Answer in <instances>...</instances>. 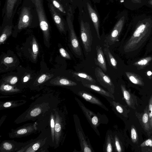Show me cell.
<instances>
[{
    "instance_id": "603a6c76",
    "label": "cell",
    "mask_w": 152,
    "mask_h": 152,
    "mask_svg": "<svg viewBox=\"0 0 152 152\" xmlns=\"http://www.w3.org/2000/svg\"><path fill=\"white\" fill-rule=\"evenodd\" d=\"M78 136L80 141L82 151L84 152H91L92 149L85 139L81 131L78 129Z\"/></svg>"
},
{
    "instance_id": "44dd1931",
    "label": "cell",
    "mask_w": 152,
    "mask_h": 152,
    "mask_svg": "<svg viewBox=\"0 0 152 152\" xmlns=\"http://www.w3.org/2000/svg\"><path fill=\"white\" fill-rule=\"evenodd\" d=\"M73 76L77 80L82 81L85 80L94 83L96 81L92 77L88 74L82 72H74Z\"/></svg>"
},
{
    "instance_id": "d6986e66",
    "label": "cell",
    "mask_w": 152,
    "mask_h": 152,
    "mask_svg": "<svg viewBox=\"0 0 152 152\" xmlns=\"http://www.w3.org/2000/svg\"><path fill=\"white\" fill-rule=\"evenodd\" d=\"M26 102V101L24 100L0 102V110L17 107L24 104Z\"/></svg>"
},
{
    "instance_id": "8fae6325",
    "label": "cell",
    "mask_w": 152,
    "mask_h": 152,
    "mask_svg": "<svg viewBox=\"0 0 152 152\" xmlns=\"http://www.w3.org/2000/svg\"><path fill=\"white\" fill-rule=\"evenodd\" d=\"M31 16L29 8L23 7L21 11L18 23V28L20 30L27 27L30 25Z\"/></svg>"
},
{
    "instance_id": "8d00e7d4",
    "label": "cell",
    "mask_w": 152,
    "mask_h": 152,
    "mask_svg": "<svg viewBox=\"0 0 152 152\" xmlns=\"http://www.w3.org/2000/svg\"><path fill=\"white\" fill-rule=\"evenodd\" d=\"M59 52L61 56L63 57L70 59L71 57L68 53L63 48H61L59 49Z\"/></svg>"
},
{
    "instance_id": "7402d4cb",
    "label": "cell",
    "mask_w": 152,
    "mask_h": 152,
    "mask_svg": "<svg viewBox=\"0 0 152 152\" xmlns=\"http://www.w3.org/2000/svg\"><path fill=\"white\" fill-rule=\"evenodd\" d=\"M56 109L53 110L51 113L49 124L51 133L52 147L54 148L55 145V111Z\"/></svg>"
},
{
    "instance_id": "6da1fadb",
    "label": "cell",
    "mask_w": 152,
    "mask_h": 152,
    "mask_svg": "<svg viewBox=\"0 0 152 152\" xmlns=\"http://www.w3.org/2000/svg\"><path fill=\"white\" fill-rule=\"evenodd\" d=\"M59 101L52 93L44 94L39 96L19 115L14 123L19 124L29 121L37 123V131L40 132L49 124L51 113L57 107Z\"/></svg>"
},
{
    "instance_id": "d6a6232c",
    "label": "cell",
    "mask_w": 152,
    "mask_h": 152,
    "mask_svg": "<svg viewBox=\"0 0 152 152\" xmlns=\"http://www.w3.org/2000/svg\"><path fill=\"white\" fill-rule=\"evenodd\" d=\"M105 151L107 152H112L113 151V146L111 139L110 136L109 134L107 135V139Z\"/></svg>"
},
{
    "instance_id": "f35d334b",
    "label": "cell",
    "mask_w": 152,
    "mask_h": 152,
    "mask_svg": "<svg viewBox=\"0 0 152 152\" xmlns=\"http://www.w3.org/2000/svg\"><path fill=\"white\" fill-rule=\"evenodd\" d=\"M115 145L116 150L117 151L121 152L122 151V149L120 143L119 141L116 136L115 137Z\"/></svg>"
},
{
    "instance_id": "e0dca14e",
    "label": "cell",
    "mask_w": 152,
    "mask_h": 152,
    "mask_svg": "<svg viewBox=\"0 0 152 152\" xmlns=\"http://www.w3.org/2000/svg\"><path fill=\"white\" fill-rule=\"evenodd\" d=\"M0 91L3 94L11 95L19 93L21 90L15 86L3 82L0 87Z\"/></svg>"
},
{
    "instance_id": "ab89813d",
    "label": "cell",
    "mask_w": 152,
    "mask_h": 152,
    "mask_svg": "<svg viewBox=\"0 0 152 152\" xmlns=\"http://www.w3.org/2000/svg\"><path fill=\"white\" fill-rule=\"evenodd\" d=\"M145 146L152 147V140L151 139H148L146 140L140 145V146L141 147Z\"/></svg>"
},
{
    "instance_id": "5bb4252c",
    "label": "cell",
    "mask_w": 152,
    "mask_h": 152,
    "mask_svg": "<svg viewBox=\"0 0 152 152\" xmlns=\"http://www.w3.org/2000/svg\"><path fill=\"white\" fill-rule=\"evenodd\" d=\"M96 57L94 59L95 63L103 71L106 72L107 71V68L104 52L99 45L96 46Z\"/></svg>"
},
{
    "instance_id": "60d3db41",
    "label": "cell",
    "mask_w": 152,
    "mask_h": 152,
    "mask_svg": "<svg viewBox=\"0 0 152 152\" xmlns=\"http://www.w3.org/2000/svg\"><path fill=\"white\" fill-rule=\"evenodd\" d=\"M14 59L12 57H5L3 60L4 64H9L12 63Z\"/></svg>"
},
{
    "instance_id": "5b68a950",
    "label": "cell",
    "mask_w": 152,
    "mask_h": 152,
    "mask_svg": "<svg viewBox=\"0 0 152 152\" xmlns=\"http://www.w3.org/2000/svg\"><path fill=\"white\" fill-rule=\"evenodd\" d=\"M37 124L36 122L33 123H27L15 129H12L8 134L11 138H21L27 136L37 131Z\"/></svg>"
},
{
    "instance_id": "7a4b0ae2",
    "label": "cell",
    "mask_w": 152,
    "mask_h": 152,
    "mask_svg": "<svg viewBox=\"0 0 152 152\" xmlns=\"http://www.w3.org/2000/svg\"><path fill=\"white\" fill-rule=\"evenodd\" d=\"M50 147H52V144L49 125L41 131L36 138L25 142L17 152H48Z\"/></svg>"
},
{
    "instance_id": "f546056e",
    "label": "cell",
    "mask_w": 152,
    "mask_h": 152,
    "mask_svg": "<svg viewBox=\"0 0 152 152\" xmlns=\"http://www.w3.org/2000/svg\"><path fill=\"white\" fill-rule=\"evenodd\" d=\"M3 80L6 83L13 86L17 82L18 79L15 76H10L4 78Z\"/></svg>"
},
{
    "instance_id": "e575fe53",
    "label": "cell",
    "mask_w": 152,
    "mask_h": 152,
    "mask_svg": "<svg viewBox=\"0 0 152 152\" xmlns=\"http://www.w3.org/2000/svg\"><path fill=\"white\" fill-rule=\"evenodd\" d=\"M145 27V26L144 24H142L139 26L134 33V36L135 37L139 36L140 33L143 31Z\"/></svg>"
},
{
    "instance_id": "cb8c5ba5",
    "label": "cell",
    "mask_w": 152,
    "mask_h": 152,
    "mask_svg": "<svg viewBox=\"0 0 152 152\" xmlns=\"http://www.w3.org/2000/svg\"><path fill=\"white\" fill-rule=\"evenodd\" d=\"M104 54L105 55L109 64L115 69L117 68V62L107 47L105 48L103 50Z\"/></svg>"
},
{
    "instance_id": "74e56055",
    "label": "cell",
    "mask_w": 152,
    "mask_h": 152,
    "mask_svg": "<svg viewBox=\"0 0 152 152\" xmlns=\"http://www.w3.org/2000/svg\"><path fill=\"white\" fill-rule=\"evenodd\" d=\"M112 104L118 113H123L124 111L123 109L119 104L114 101L112 102Z\"/></svg>"
},
{
    "instance_id": "d4e9b609",
    "label": "cell",
    "mask_w": 152,
    "mask_h": 152,
    "mask_svg": "<svg viewBox=\"0 0 152 152\" xmlns=\"http://www.w3.org/2000/svg\"><path fill=\"white\" fill-rule=\"evenodd\" d=\"M17 0H7L6 7V15L8 19L11 17L15 4Z\"/></svg>"
},
{
    "instance_id": "83f0119b",
    "label": "cell",
    "mask_w": 152,
    "mask_h": 152,
    "mask_svg": "<svg viewBox=\"0 0 152 152\" xmlns=\"http://www.w3.org/2000/svg\"><path fill=\"white\" fill-rule=\"evenodd\" d=\"M50 75L43 74L40 76L37 79L36 83L34 84L35 86L41 84L50 79L51 77Z\"/></svg>"
},
{
    "instance_id": "f1b7e54d",
    "label": "cell",
    "mask_w": 152,
    "mask_h": 152,
    "mask_svg": "<svg viewBox=\"0 0 152 152\" xmlns=\"http://www.w3.org/2000/svg\"><path fill=\"white\" fill-rule=\"evenodd\" d=\"M142 121L145 129L148 130L149 128L150 125L148 111H145L143 114L142 117Z\"/></svg>"
},
{
    "instance_id": "7c38bea8",
    "label": "cell",
    "mask_w": 152,
    "mask_h": 152,
    "mask_svg": "<svg viewBox=\"0 0 152 152\" xmlns=\"http://www.w3.org/2000/svg\"><path fill=\"white\" fill-rule=\"evenodd\" d=\"M49 8L52 18L59 31L61 33H65V24L59 12L53 4H50Z\"/></svg>"
},
{
    "instance_id": "1f68e13d",
    "label": "cell",
    "mask_w": 152,
    "mask_h": 152,
    "mask_svg": "<svg viewBox=\"0 0 152 152\" xmlns=\"http://www.w3.org/2000/svg\"><path fill=\"white\" fill-rule=\"evenodd\" d=\"M148 114L149 117L150 126L152 128V95L149 99Z\"/></svg>"
},
{
    "instance_id": "9a60e30c",
    "label": "cell",
    "mask_w": 152,
    "mask_h": 152,
    "mask_svg": "<svg viewBox=\"0 0 152 152\" xmlns=\"http://www.w3.org/2000/svg\"><path fill=\"white\" fill-rule=\"evenodd\" d=\"M87 6L89 15L94 24L98 38L100 39L99 31V23L97 14L89 3H87Z\"/></svg>"
},
{
    "instance_id": "836d02e7",
    "label": "cell",
    "mask_w": 152,
    "mask_h": 152,
    "mask_svg": "<svg viewBox=\"0 0 152 152\" xmlns=\"http://www.w3.org/2000/svg\"><path fill=\"white\" fill-rule=\"evenodd\" d=\"M54 6L59 11L64 13L66 12L62 5L56 0H51Z\"/></svg>"
},
{
    "instance_id": "3957f363",
    "label": "cell",
    "mask_w": 152,
    "mask_h": 152,
    "mask_svg": "<svg viewBox=\"0 0 152 152\" xmlns=\"http://www.w3.org/2000/svg\"><path fill=\"white\" fill-rule=\"evenodd\" d=\"M36 7L39 20L40 28L42 31L44 41L48 48L50 46V26L47 20L42 0H31Z\"/></svg>"
},
{
    "instance_id": "d590c367",
    "label": "cell",
    "mask_w": 152,
    "mask_h": 152,
    "mask_svg": "<svg viewBox=\"0 0 152 152\" xmlns=\"http://www.w3.org/2000/svg\"><path fill=\"white\" fill-rule=\"evenodd\" d=\"M131 138L132 141L135 142L137 139V135L136 129L133 127L132 128L131 131Z\"/></svg>"
},
{
    "instance_id": "ba28073f",
    "label": "cell",
    "mask_w": 152,
    "mask_h": 152,
    "mask_svg": "<svg viewBox=\"0 0 152 152\" xmlns=\"http://www.w3.org/2000/svg\"><path fill=\"white\" fill-rule=\"evenodd\" d=\"M99 67L95 69V74L97 81L111 93L114 92V86L110 77Z\"/></svg>"
},
{
    "instance_id": "8992f818",
    "label": "cell",
    "mask_w": 152,
    "mask_h": 152,
    "mask_svg": "<svg viewBox=\"0 0 152 152\" xmlns=\"http://www.w3.org/2000/svg\"><path fill=\"white\" fill-rule=\"evenodd\" d=\"M80 37L83 45L87 52L91 51L93 37L89 24L84 22L83 20L80 21Z\"/></svg>"
},
{
    "instance_id": "484cf974",
    "label": "cell",
    "mask_w": 152,
    "mask_h": 152,
    "mask_svg": "<svg viewBox=\"0 0 152 152\" xmlns=\"http://www.w3.org/2000/svg\"><path fill=\"white\" fill-rule=\"evenodd\" d=\"M12 27L7 25L3 29L0 37V44L2 43L11 34Z\"/></svg>"
},
{
    "instance_id": "2e32d148",
    "label": "cell",
    "mask_w": 152,
    "mask_h": 152,
    "mask_svg": "<svg viewBox=\"0 0 152 152\" xmlns=\"http://www.w3.org/2000/svg\"><path fill=\"white\" fill-rule=\"evenodd\" d=\"M81 82L84 86L92 89L102 95L114 98V97L111 93L105 91L100 87L88 81L82 80Z\"/></svg>"
},
{
    "instance_id": "7bdbcfd3",
    "label": "cell",
    "mask_w": 152,
    "mask_h": 152,
    "mask_svg": "<svg viewBox=\"0 0 152 152\" xmlns=\"http://www.w3.org/2000/svg\"><path fill=\"white\" fill-rule=\"evenodd\" d=\"M129 79L132 83L134 84H137V80L133 76H130L129 77Z\"/></svg>"
},
{
    "instance_id": "4dcf8cb0",
    "label": "cell",
    "mask_w": 152,
    "mask_h": 152,
    "mask_svg": "<svg viewBox=\"0 0 152 152\" xmlns=\"http://www.w3.org/2000/svg\"><path fill=\"white\" fill-rule=\"evenodd\" d=\"M123 96L126 103L129 106L131 104V96L129 92L122 86H121Z\"/></svg>"
},
{
    "instance_id": "ffe728a7",
    "label": "cell",
    "mask_w": 152,
    "mask_h": 152,
    "mask_svg": "<svg viewBox=\"0 0 152 152\" xmlns=\"http://www.w3.org/2000/svg\"><path fill=\"white\" fill-rule=\"evenodd\" d=\"M50 83L52 85L62 86H73L77 85L74 81L63 77L56 78L51 81Z\"/></svg>"
},
{
    "instance_id": "4316f807",
    "label": "cell",
    "mask_w": 152,
    "mask_h": 152,
    "mask_svg": "<svg viewBox=\"0 0 152 152\" xmlns=\"http://www.w3.org/2000/svg\"><path fill=\"white\" fill-rule=\"evenodd\" d=\"M31 42V57L33 60L35 61L39 52V47L38 44L34 37H33Z\"/></svg>"
},
{
    "instance_id": "b9f144b4",
    "label": "cell",
    "mask_w": 152,
    "mask_h": 152,
    "mask_svg": "<svg viewBox=\"0 0 152 152\" xmlns=\"http://www.w3.org/2000/svg\"><path fill=\"white\" fill-rule=\"evenodd\" d=\"M147 61L146 59H143L139 61L138 64L140 65H145L147 63Z\"/></svg>"
},
{
    "instance_id": "4fadbf2b",
    "label": "cell",
    "mask_w": 152,
    "mask_h": 152,
    "mask_svg": "<svg viewBox=\"0 0 152 152\" xmlns=\"http://www.w3.org/2000/svg\"><path fill=\"white\" fill-rule=\"evenodd\" d=\"M82 110L91 125L96 129L99 124V118L93 112L86 107L83 104L79 103Z\"/></svg>"
},
{
    "instance_id": "277c9868",
    "label": "cell",
    "mask_w": 152,
    "mask_h": 152,
    "mask_svg": "<svg viewBox=\"0 0 152 152\" xmlns=\"http://www.w3.org/2000/svg\"><path fill=\"white\" fill-rule=\"evenodd\" d=\"M73 17L72 9L69 8L66 20L69 29L71 45L74 52L77 55L80 56L82 54L81 50L73 27Z\"/></svg>"
},
{
    "instance_id": "ee69618b",
    "label": "cell",
    "mask_w": 152,
    "mask_h": 152,
    "mask_svg": "<svg viewBox=\"0 0 152 152\" xmlns=\"http://www.w3.org/2000/svg\"><path fill=\"white\" fill-rule=\"evenodd\" d=\"M30 75H28L24 77L23 78V82L25 83L28 81L30 78Z\"/></svg>"
},
{
    "instance_id": "30bf717a",
    "label": "cell",
    "mask_w": 152,
    "mask_h": 152,
    "mask_svg": "<svg viewBox=\"0 0 152 152\" xmlns=\"http://www.w3.org/2000/svg\"><path fill=\"white\" fill-rule=\"evenodd\" d=\"M25 142H18L14 140H4L0 144L1 152H17Z\"/></svg>"
},
{
    "instance_id": "9c48e42d",
    "label": "cell",
    "mask_w": 152,
    "mask_h": 152,
    "mask_svg": "<svg viewBox=\"0 0 152 152\" xmlns=\"http://www.w3.org/2000/svg\"><path fill=\"white\" fill-rule=\"evenodd\" d=\"M123 20L121 18L116 24L110 34L105 39L104 45L108 47L118 41V37L121 29Z\"/></svg>"
},
{
    "instance_id": "ac0fdd59",
    "label": "cell",
    "mask_w": 152,
    "mask_h": 152,
    "mask_svg": "<svg viewBox=\"0 0 152 152\" xmlns=\"http://www.w3.org/2000/svg\"><path fill=\"white\" fill-rule=\"evenodd\" d=\"M79 96L86 101L92 104L102 107L105 110L107 109L103 104L102 102L97 98L93 95L84 91H80L78 93Z\"/></svg>"
},
{
    "instance_id": "f6af8a7d",
    "label": "cell",
    "mask_w": 152,
    "mask_h": 152,
    "mask_svg": "<svg viewBox=\"0 0 152 152\" xmlns=\"http://www.w3.org/2000/svg\"><path fill=\"white\" fill-rule=\"evenodd\" d=\"M152 74V73L150 71H148L147 73V74L148 75V76H150V75H151Z\"/></svg>"
},
{
    "instance_id": "52a82bcc",
    "label": "cell",
    "mask_w": 152,
    "mask_h": 152,
    "mask_svg": "<svg viewBox=\"0 0 152 152\" xmlns=\"http://www.w3.org/2000/svg\"><path fill=\"white\" fill-rule=\"evenodd\" d=\"M55 145L54 148H56L59 146L62 138L64 119L61 112L58 107L55 109Z\"/></svg>"
}]
</instances>
